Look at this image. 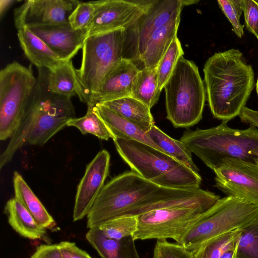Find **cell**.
Segmentation results:
<instances>
[{
  "instance_id": "6da1fadb",
  "label": "cell",
  "mask_w": 258,
  "mask_h": 258,
  "mask_svg": "<svg viewBox=\"0 0 258 258\" xmlns=\"http://www.w3.org/2000/svg\"><path fill=\"white\" fill-rule=\"evenodd\" d=\"M220 198L200 187H165L134 171L125 172L104 185L87 216V227H99L113 218L137 216L163 208L190 207L207 210Z\"/></svg>"
},
{
  "instance_id": "7a4b0ae2",
  "label": "cell",
  "mask_w": 258,
  "mask_h": 258,
  "mask_svg": "<svg viewBox=\"0 0 258 258\" xmlns=\"http://www.w3.org/2000/svg\"><path fill=\"white\" fill-rule=\"evenodd\" d=\"M47 75V69H38L37 82L20 123L1 155V169L23 146L45 144L75 118L71 98L50 91Z\"/></svg>"
},
{
  "instance_id": "3957f363",
  "label": "cell",
  "mask_w": 258,
  "mask_h": 258,
  "mask_svg": "<svg viewBox=\"0 0 258 258\" xmlns=\"http://www.w3.org/2000/svg\"><path fill=\"white\" fill-rule=\"evenodd\" d=\"M203 72L214 117L228 122L239 116L254 87L253 70L242 52L232 48L215 53L206 61Z\"/></svg>"
},
{
  "instance_id": "277c9868",
  "label": "cell",
  "mask_w": 258,
  "mask_h": 258,
  "mask_svg": "<svg viewBox=\"0 0 258 258\" xmlns=\"http://www.w3.org/2000/svg\"><path fill=\"white\" fill-rule=\"evenodd\" d=\"M180 140L213 170L227 158L258 160V128L253 125L235 129L222 121L208 129L186 130Z\"/></svg>"
},
{
  "instance_id": "5b68a950",
  "label": "cell",
  "mask_w": 258,
  "mask_h": 258,
  "mask_svg": "<svg viewBox=\"0 0 258 258\" xmlns=\"http://www.w3.org/2000/svg\"><path fill=\"white\" fill-rule=\"evenodd\" d=\"M113 142L122 159L144 179L167 188L200 187V174L164 152L136 141L116 138Z\"/></svg>"
},
{
  "instance_id": "8992f818",
  "label": "cell",
  "mask_w": 258,
  "mask_h": 258,
  "mask_svg": "<svg viewBox=\"0 0 258 258\" xmlns=\"http://www.w3.org/2000/svg\"><path fill=\"white\" fill-rule=\"evenodd\" d=\"M167 118L175 127H189L202 118L206 91L196 64L178 59L164 87Z\"/></svg>"
},
{
  "instance_id": "52a82bcc",
  "label": "cell",
  "mask_w": 258,
  "mask_h": 258,
  "mask_svg": "<svg viewBox=\"0 0 258 258\" xmlns=\"http://www.w3.org/2000/svg\"><path fill=\"white\" fill-rule=\"evenodd\" d=\"M127 30L118 29L87 38L82 47L79 69H76L81 101L88 104L98 90L105 75L123 56Z\"/></svg>"
},
{
  "instance_id": "ba28073f",
  "label": "cell",
  "mask_w": 258,
  "mask_h": 258,
  "mask_svg": "<svg viewBox=\"0 0 258 258\" xmlns=\"http://www.w3.org/2000/svg\"><path fill=\"white\" fill-rule=\"evenodd\" d=\"M258 218V208L243 199L225 196L202 213L178 243L195 250L206 241L241 229Z\"/></svg>"
},
{
  "instance_id": "9c48e42d",
  "label": "cell",
  "mask_w": 258,
  "mask_h": 258,
  "mask_svg": "<svg viewBox=\"0 0 258 258\" xmlns=\"http://www.w3.org/2000/svg\"><path fill=\"white\" fill-rule=\"evenodd\" d=\"M37 82L30 65L13 61L0 72V139L11 138L18 127Z\"/></svg>"
},
{
  "instance_id": "30bf717a",
  "label": "cell",
  "mask_w": 258,
  "mask_h": 258,
  "mask_svg": "<svg viewBox=\"0 0 258 258\" xmlns=\"http://www.w3.org/2000/svg\"><path fill=\"white\" fill-rule=\"evenodd\" d=\"M207 210L174 207L149 211L137 216V227L133 238L135 241L172 239L178 243L187 229Z\"/></svg>"
},
{
  "instance_id": "8fae6325",
  "label": "cell",
  "mask_w": 258,
  "mask_h": 258,
  "mask_svg": "<svg viewBox=\"0 0 258 258\" xmlns=\"http://www.w3.org/2000/svg\"><path fill=\"white\" fill-rule=\"evenodd\" d=\"M157 0H101L91 1L93 18L87 29L86 39L98 34L134 26Z\"/></svg>"
},
{
  "instance_id": "7c38bea8",
  "label": "cell",
  "mask_w": 258,
  "mask_h": 258,
  "mask_svg": "<svg viewBox=\"0 0 258 258\" xmlns=\"http://www.w3.org/2000/svg\"><path fill=\"white\" fill-rule=\"evenodd\" d=\"M213 171L217 188L258 208V160L227 158Z\"/></svg>"
},
{
  "instance_id": "4fadbf2b",
  "label": "cell",
  "mask_w": 258,
  "mask_h": 258,
  "mask_svg": "<svg viewBox=\"0 0 258 258\" xmlns=\"http://www.w3.org/2000/svg\"><path fill=\"white\" fill-rule=\"evenodd\" d=\"M80 2L75 0L26 1L14 10L15 27L19 30L68 22L69 17Z\"/></svg>"
},
{
  "instance_id": "5bb4252c",
  "label": "cell",
  "mask_w": 258,
  "mask_h": 258,
  "mask_svg": "<svg viewBox=\"0 0 258 258\" xmlns=\"http://www.w3.org/2000/svg\"><path fill=\"white\" fill-rule=\"evenodd\" d=\"M110 156L106 150L99 152L88 164L78 186L73 210L74 222L87 216L104 186L109 173Z\"/></svg>"
},
{
  "instance_id": "9a60e30c",
  "label": "cell",
  "mask_w": 258,
  "mask_h": 258,
  "mask_svg": "<svg viewBox=\"0 0 258 258\" xmlns=\"http://www.w3.org/2000/svg\"><path fill=\"white\" fill-rule=\"evenodd\" d=\"M180 0H157L130 29L133 33L134 58L140 60L153 33L181 14Z\"/></svg>"
},
{
  "instance_id": "2e32d148",
  "label": "cell",
  "mask_w": 258,
  "mask_h": 258,
  "mask_svg": "<svg viewBox=\"0 0 258 258\" xmlns=\"http://www.w3.org/2000/svg\"><path fill=\"white\" fill-rule=\"evenodd\" d=\"M139 70L131 58H121L105 75L98 90L87 105L131 96Z\"/></svg>"
},
{
  "instance_id": "e0dca14e",
  "label": "cell",
  "mask_w": 258,
  "mask_h": 258,
  "mask_svg": "<svg viewBox=\"0 0 258 258\" xmlns=\"http://www.w3.org/2000/svg\"><path fill=\"white\" fill-rule=\"evenodd\" d=\"M29 29L63 61L71 60L82 48L87 32L74 30L69 21Z\"/></svg>"
},
{
  "instance_id": "ac0fdd59",
  "label": "cell",
  "mask_w": 258,
  "mask_h": 258,
  "mask_svg": "<svg viewBox=\"0 0 258 258\" xmlns=\"http://www.w3.org/2000/svg\"><path fill=\"white\" fill-rule=\"evenodd\" d=\"M17 35L25 55L38 69L51 71L66 62L27 27L18 30Z\"/></svg>"
},
{
  "instance_id": "d6986e66",
  "label": "cell",
  "mask_w": 258,
  "mask_h": 258,
  "mask_svg": "<svg viewBox=\"0 0 258 258\" xmlns=\"http://www.w3.org/2000/svg\"><path fill=\"white\" fill-rule=\"evenodd\" d=\"M92 105L96 112L107 125L114 139L117 138L136 141L148 145L163 152L152 141L147 133L137 124L121 117L102 104L98 103Z\"/></svg>"
},
{
  "instance_id": "ffe728a7",
  "label": "cell",
  "mask_w": 258,
  "mask_h": 258,
  "mask_svg": "<svg viewBox=\"0 0 258 258\" xmlns=\"http://www.w3.org/2000/svg\"><path fill=\"white\" fill-rule=\"evenodd\" d=\"M180 21V14L153 33L140 59L144 68L151 69L157 68L172 40L177 36Z\"/></svg>"
},
{
  "instance_id": "44dd1931",
  "label": "cell",
  "mask_w": 258,
  "mask_h": 258,
  "mask_svg": "<svg viewBox=\"0 0 258 258\" xmlns=\"http://www.w3.org/2000/svg\"><path fill=\"white\" fill-rule=\"evenodd\" d=\"M86 238L102 258H140L132 236L109 238L97 227L89 229Z\"/></svg>"
},
{
  "instance_id": "7402d4cb",
  "label": "cell",
  "mask_w": 258,
  "mask_h": 258,
  "mask_svg": "<svg viewBox=\"0 0 258 258\" xmlns=\"http://www.w3.org/2000/svg\"><path fill=\"white\" fill-rule=\"evenodd\" d=\"M8 223L22 236L31 239H44L46 229L39 225L25 207L15 197L8 200L5 207Z\"/></svg>"
},
{
  "instance_id": "603a6c76",
  "label": "cell",
  "mask_w": 258,
  "mask_h": 258,
  "mask_svg": "<svg viewBox=\"0 0 258 258\" xmlns=\"http://www.w3.org/2000/svg\"><path fill=\"white\" fill-rule=\"evenodd\" d=\"M13 186L15 198L30 212L39 225L50 230L56 226L53 217L17 171L14 173Z\"/></svg>"
},
{
  "instance_id": "cb8c5ba5",
  "label": "cell",
  "mask_w": 258,
  "mask_h": 258,
  "mask_svg": "<svg viewBox=\"0 0 258 258\" xmlns=\"http://www.w3.org/2000/svg\"><path fill=\"white\" fill-rule=\"evenodd\" d=\"M102 104L125 119L133 122L145 132L155 125L150 109L141 101L131 97H125Z\"/></svg>"
},
{
  "instance_id": "d4e9b609",
  "label": "cell",
  "mask_w": 258,
  "mask_h": 258,
  "mask_svg": "<svg viewBox=\"0 0 258 258\" xmlns=\"http://www.w3.org/2000/svg\"><path fill=\"white\" fill-rule=\"evenodd\" d=\"M147 133L164 153L199 174V169L192 160L191 153L180 140L171 138L155 125Z\"/></svg>"
},
{
  "instance_id": "484cf974",
  "label": "cell",
  "mask_w": 258,
  "mask_h": 258,
  "mask_svg": "<svg viewBox=\"0 0 258 258\" xmlns=\"http://www.w3.org/2000/svg\"><path fill=\"white\" fill-rule=\"evenodd\" d=\"M161 91L158 86L157 68L140 69L134 84L131 97L151 108L158 102Z\"/></svg>"
},
{
  "instance_id": "4316f807",
  "label": "cell",
  "mask_w": 258,
  "mask_h": 258,
  "mask_svg": "<svg viewBox=\"0 0 258 258\" xmlns=\"http://www.w3.org/2000/svg\"><path fill=\"white\" fill-rule=\"evenodd\" d=\"M47 84L50 91L71 97L77 94L76 69L72 60L63 62L53 71L48 70Z\"/></svg>"
},
{
  "instance_id": "83f0119b",
  "label": "cell",
  "mask_w": 258,
  "mask_h": 258,
  "mask_svg": "<svg viewBox=\"0 0 258 258\" xmlns=\"http://www.w3.org/2000/svg\"><path fill=\"white\" fill-rule=\"evenodd\" d=\"M241 229L206 241L194 250V258H221L228 249L237 245Z\"/></svg>"
},
{
  "instance_id": "f1b7e54d",
  "label": "cell",
  "mask_w": 258,
  "mask_h": 258,
  "mask_svg": "<svg viewBox=\"0 0 258 258\" xmlns=\"http://www.w3.org/2000/svg\"><path fill=\"white\" fill-rule=\"evenodd\" d=\"M86 114L83 117L71 119L67 123V126L77 128L83 134H91L98 138L108 140L114 139V136L95 110L93 105H87Z\"/></svg>"
},
{
  "instance_id": "f546056e",
  "label": "cell",
  "mask_w": 258,
  "mask_h": 258,
  "mask_svg": "<svg viewBox=\"0 0 258 258\" xmlns=\"http://www.w3.org/2000/svg\"><path fill=\"white\" fill-rule=\"evenodd\" d=\"M184 52L179 39L175 37L157 67L158 86L161 91Z\"/></svg>"
},
{
  "instance_id": "4dcf8cb0",
  "label": "cell",
  "mask_w": 258,
  "mask_h": 258,
  "mask_svg": "<svg viewBox=\"0 0 258 258\" xmlns=\"http://www.w3.org/2000/svg\"><path fill=\"white\" fill-rule=\"evenodd\" d=\"M137 227V216H122L110 219L98 228L109 238L121 240L133 236Z\"/></svg>"
},
{
  "instance_id": "1f68e13d",
  "label": "cell",
  "mask_w": 258,
  "mask_h": 258,
  "mask_svg": "<svg viewBox=\"0 0 258 258\" xmlns=\"http://www.w3.org/2000/svg\"><path fill=\"white\" fill-rule=\"evenodd\" d=\"M235 258H258V218L241 229Z\"/></svg>"
},
{
  "instance_id": "d6a6232c",
  "label": "cell",
  "mask_w": 258,
  "mask_h": 258,
  "mask_svg": "<svg viewBox=\"0 0 258 258\" xmlns=\"http://www.w3.org/2000/svg\"><path fill=\"white\" fill-rule=\"evenodd\" d=\"M222 11L232 26V30L239 38L244 34V25L241 24L240 18L243 13V0H218Z\"/></svg>"
},
{
  "instance_id": "836d02e7",
  "label": "cell",
  "mask_w": 258,
  "mask_h": 258,
  "mask_svg": "<svg viewBox=\"0 0 258 258\" xmlns=\"http://www.w3.org/2000/svg\"><path fill=\"white\" fill-rule=\"evenodd\" d=\"M94 8L91 2H80L68 18L74 30H87L94 16Z\"/></svg>"
},
{
  "instance_id": "e575fe53",
  "label": "cell",
  "mask_w": 258,
  "mask_h": 258,
  "mask_svg": "<svg viewBox=\"0 0 258 258\" xmlns=\"http://www.w3.org/2000/svg\"><path fill=\"white\" fill-rule=\"evenodd\" d=\"M194 250H188L178 243L157 240L153 258H194Z\"/></svg>"
},
{
  "instance_id": "d590c367",
  "label": "cell",
  "mask_w": 258,
  "mask_h": 258,
  "mask_svg": "<svg viewBox=\"0 0 258 258\" xmlns=\"http://www.w3.org/2000/svg\"><path fill=\"white\" fill-rule=\"evenodd\" d=\"M243 13L247 30L258 39V2L243 0Z\"/></svg>"
},
{
  "instance_id": "8d00e7d4",
  "label": "cell",
  "mask_w": 258,
  "mask_h": 258,
  "mask_svg": "<svg viewBox=\"0 0 258 258\" xmlns=\"http://www.w3.org/2000/svg\"><path fill=\"white\" fill-rule=\"evenodd\" d=\"M61 258H92L86 251L78 247L75 243L61 241L57 243Z\"/></svg>"
},
{
  "instance_id": "74e56055",
  "label": "cell",
  "mask_w": 258,
  "mask_h": 258,
  "mask_svg": "<svg viewBox=\"0 0 258 258\" xmlns=\"http://www.w3.org/2000/svg\"><path fill=\"white\" fill-rule=\"evenodd\" d=\"M30 258H61L57 244L38 246Z\"/></svg>"
},
{
  "instance_id": "f35d334b",
  "label": "cell",
  "mask_w": 258,
  "mask_h": 258,
  "mask_svg": "<svg viewBox=\"0 0 258 258\" xmlns=\"http://www.w3.org/2000/svg\"><path fill=\"white\" fill-rule=\"evenodd\" d=\"M243 122L258 128V111L245 107L239 115Z\"/></svg>"
},
{
  "instance_id": "ab89813d",
  "label": "cell",
  "mask_w": 258,
  "mask_h": 258,
  "mask_svg": "<svg viewBox=\"0 0 258 258\" xmlns=\"http://www.w3.org/2000/svg\"><path fill=\"white\" fill-rule=\"evenodd\" d=\"M15 1L11 0H1L0 1V13L1 17H2L3 15L9 8V7L15 2Z\"/></svg>"
},
{
  "instance_id": "60d3db41",
  "label": "cell",
  "mask_w": 258,
  "mask_h": 258,
  "mask_svg": "<svg viewBox=\"0 0 258 258\" xmlns=\"http://www.w3.org/2000/svg\"><path fill=\"white\" fill-rule=\"evenodd\" d=\"M237 247V245L228 249L221 258H235Z\"/></svg>"
},
{
  "instance_id": "b9f144b4",
  "label": "cell",
  "mask_w": 258,
  "mask_h": 258,
  "mask_svg": "<svg viewBox=\"0 0 258 258\" xmlns=\"http://www.w3.org/2000/svg\"><path fill=\"white\" fill-rule=\"evenodd\" d=\"M183 7L197 4L199 1L197 0H180Z\"/></svg>"
},
{
  "instance_id": "7bdbcfd3",
  "label": "cell",
  "mask_w": 258,
  "mask_h": 258,
  "mask_svg": "<svg viewBox=\"0 0 258 258\" xmlns=\"http://www.w3.org/2000/svg\"><path fill=\"white\" fill-rule=\"evenodd\" d=\"M256 92H257V96H258V78H257V82H256Z\"/></svg>"
},
{
  "instance_id": "ee69618b",
  "label": "cell",
  "mask_w": 258,
  "mask_h": 258,
  "mask_svg": "<svg viewBox=\"0 0 258 258\" xmlns=\"http://www.w3.org/2000/svg\"><path fill=\"white\" fill-rule=\"evenodd\" d=\"M257 1V2H258V1Z\"/></svg>"
}]
</instances>
